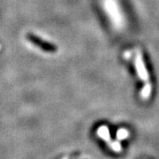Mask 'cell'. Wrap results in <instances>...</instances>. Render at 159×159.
I'll return each mask as SVG.
<instances>
[{
    "mask_svg": "<svg viewBox=\"0 0 159 159\" xmlns=\"http://www.w3.org/2000/svg\"><path fill=\"white\" fill-rule=\"evenodd\" d=\"M150 92H151V85H150V83L149 82L148 83H145V85H144L143 89H142V97L144 99L148 98L149 97V95H150Z\"/></svg>",
    "mask_w": 159,
    "mask_h": 159,
    "instance_id": "obj_4",
    "label": "cell"
},
{
    "mask_svg": "<svg viewBox=\"0 0 159 159\" xmlns=\"http://www.w3.org/2000/svg\"><path fill=\"white\" fill-rule=\"evenodd\" d=\"M98 134H99V135L101 137H102L103 139H105V140L109 139V131L108 128H107L106 126H102V127H100V128L98 129Z\"/></svg>",
    "mask_w": 159,
    "mask_h": 159,
    "instance_id": "obj_5",
    "label": "cell"
},
{
    "mask_svg": "<svg viewBox=\"0 0 159 159\" xmlns=\"http://www.w3.org/2000/svg\"><path fill=\"white\" fill-rule=\"evenodd\" d=\"M105 7H106V10L108 11L109 15H111V17L112 19L114 22L116 24H121L122 22V18L121 15L119 13V10L118 8V6L114 3L113 1L111 0H108L106 3H105Z\"/></svg>",
    "mask_w": 159,
    "mask_h": 159,
    "instance_id": "obj_3",
    "label": "cell"
},
{
    "mask_svg": "<svg viewBox=\"0 0 159 159\" xmlns=\"http://www.w3.org/2000/svg\"><path fill=\"white\" fill-rule=\"evenodd\" d=\"M127 135V133H126V131L125 130H119L118 132V136L120 139H123V138H125V136Z\"/></svg>",
    "mask_w": 159,
    "mask_h": 159,
    "instance_id": "obj_6",
    "label": "cell"
},
{
    "mask_svg": "<svg viewBox=\"0 0 159 159\" xmlns=\"http://www.w3.org/2000/svg\"><path fill=\"white\" fill-rule=\"evenodd\" d=\"M135 67H136L137 74L139 75L140 79H142L145 83H148L149 82V76H148V73L146 69V66L143 63V59H142V53L140 51L136 52V57H135Z\"/></svg>",
    "mask_w": 159,
    "mask_h": 159,
    "instance_id": "obj_2",
    "label": "cell"
},
{
    "mask_svg": "<svg viewBox=\"0 0 159 159\" xmlns=\"http://www.w3.org/2000/svg\"><path fill=\"white\" fill-rule=\"evenodd\" d=\"M27 38L30 43H32L36 47L40 48L42 51H46V52H55V51H57V48L55 44L51 43L48 41L43 40L41 37L35 35V34H29L27 35Z\"/></svg>",
    "mask_w": 159,
    "mask_h": 159,
    "instance_id": "obj_1",
    "label": "cell"
}]
</instances>
